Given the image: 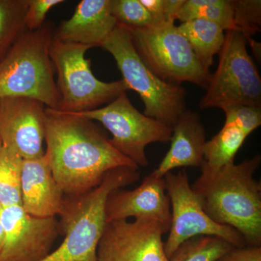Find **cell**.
Returning <instances> with one entry per match:
<instances>
[{
  "label": "cell",
  "mask_w": 261,
  "mask_h": 261,
  "mask_svg": "<svg viewBox=\"0 0 261 261\" xmlns=\"http://www.w3.org/2000/svg\"><path fill=\"white\" fill-rule=\"evenodd\" d=\"M260 154L226 165L216 171L201 168L192 185L205 214L217 224L230 226L246 245L261 247V183L254 178Z\"/></svg>",
  "instance_id": "obj_2"
},
{
  "label": "cell",
  "mask_w": 261,
  "mask_h": 261,
  "mask_svg": "<svg viewBox=\"0 0 261 261\" xmlns=\"http://www.w3.org/2000/svg\"><path fill=\"white\" fill-rule=\"evenodd\" d=\"M166 190L171 202V221L165 252L169 259L178 247L197 236L219 237L234 247L246 245L236 229L215 222L202 208L200 197L192 188L186 170L165 175Z\"/></svg>",
  "instance_id": "obj_10"
},
{
  "label": "cell",
  "mask_w": 261,
  "mask_h": 261,
  "mask_svg": "<svg viewBox=\"0 0 261 261\" xmlns=\"http://www.w3.org/2000/svg\"><path fill=\"white\" fill-rule=\"evenodd\" d=\"M3 206H2L1 203H0V213H1L2 210H3Z\"/></svg>",
  "instance_id": "obj_34"
},
{
  "label": "cell",
  "mask_w": 261,
  "mask_h": 261,
  "mask_svg": "<svg viewBox=\"0 0 261 261\" xmlns=\"http://www.w3.org/2000/svg\"><path fill=\"white\" fill-rule=\"evenodd\" d=\"M90 121L100 123L112 135L113 147L138 167H147V146L156 142H170L172 127L140 113L123 92L103 108L79 113Z\"/></svg>",
  "instance_id": "obj_9"
},
{
  "label": "cell",
  "mask_w": 261,
  "mask_h": 261,
  "mask_svg": "<svg viewBox=\"0 0 261 261\" xmlns=\"http://www.w3.org/2000/svg\"><path fill=\"white\" fill-rule=\"evenodd\" d=\"M233 21L247 41L252 39L260 31V0H233Z\"/></svg>",
  "instance_id": "obj_25"
},
{
  "label": "cell",
  "mask_w": 261,
  "mask_h": 261,
  "mask_svg": "<svg viewBox=\"0 0 261 261\" xmlns=\"http://www.w3.org/2000/svg\"><path fill=\"white\" fill-rule=\"evenodd\" d=\"M203 19L224 31H238L233 21V0H185L176 16L181 23Z\"/></svg>",
  "instance_id": "obj_20"
},
{
  "label": "cell",
  "mask_w": 261,
  "mask_h": 261,
  "mask_svg": "<svg viewBox=\"0 0 261 261\" xmlns=\"http://www.w3.org/2000/svg\"><path fill=\"white\" fill-rule=\"evenodd\" d=\"M116 25L111 0H82L71 18L63 21L53 34V39L92 48L102 47Z\"/></svg>",
  "instance_id": "obj_16"
},
{
  "label": "cell",
  "mask_w": 261,
  "mask_h": 261,
  "mask_svg": "<svg viewBox=\"0 0 261 261\" xmlns=\"http://www.w3.org/2000/svg\"><path fill=\"white\" fill-rule=\"evenodd\" d=\"M247 43L250 44V47H252V50H253L254 55L256 57L257 59L260 60V43L255 42L253 39H250L247 41Z\"/></svg>",
  "instance_id": "obj_31"
},
{
  "label": "cell",
  "mask_w": 261,
  "mask_h": 261,
  "mask_svg": "<svg viewBox=\"0 0 261 261\" xmlns=\"http://www.w3.org/2000/svg\"><path fill=\"white\" fill-rule=\"evenodd\" d=\"M178 28L190 44L202 68L210 73L215 56L219 54L224 46L226 39L224 29L203 19L184 22L178 25Z\"/></svg>",
  "instance_id": "obj_18"
},
{
  "label": "cell",
  "mask_w": 261,
  "mask_h": 261,
  "mask_svg": "<svg viewBox=\"0 0 261 261\" xmlns=\"http://www.w3.org/2000/svg\"><path fill=\"white\" fill-rule=\"evenodd\" d=\"M216 261H261V247L249 245L235 247Z\"/></svg>",
  "instance_id": "obj_28"
},
{
  "label": "cell",
  "mask_w": 261,
  "mask_h": 261,
  "mask_svg": "<svg viewBox=\"0 0 261 261\" xmlns=\"http://www.w3.org/2000/svg\"><path fill=\"white\" fill-rule=\"evenodd\" d=\"M166 233L154 220H120L107 223L97 247L98 261H169Z\"/></svg>",
  "instance_id": "obj_11"
},
{
  "label": "cell",
  "mask_w": 261,
  "mask_h": 261,
  "mask_svg": "<svg viewBox=\"0 0 261 261\" xmlns=\"http://www.w3.org/2000/svg\"><path fill=\"white\" fill-rule=\"evenodd\" d=\"M225 124H231L248 137L261 125V106L234 105L224 108Z\"/></svg>",
  "instance_id": "obj_26"
},
{
  "label": "cell",
  "mask_w": 261,
  "mask_h": 261,
  "mask_svg": "<svg viewBox=\"0 0 261 261\" xmlns=\"http://www.w3.org/2000/svg\"><path fill=\"white\" fill-rule=\"evenodd\" d=\"M247 138V136L236 126L224 123L219 133L206 142L205 163L201 168L216 171L226 165L234 163L236 154Z\"/></svg>",
  "instance_id": "obj_19"
},
{
  "label": "cell",
  "mask_w": 261,
  "mask_h": 261,
  "mask_svg": "<svg viewBox=\"0 0 261 261\" xmlns=\"http://www.w3.org/2000/svg\"><path fill=\"white\" fill-rule=\"evenodd\" d=\"M106 214L107 223L130 218L154 220L165 232H168L171 208L164 178L150 173L134 190L118 189L111 192L106 202Z\"/></svg>",
  "instance_id": "obj_14"
},
{
  "label": "cell",
  "mask_w": 261,
  "mask_h": 261,
  "mask_svg": "<svg viewBox=\"0 0 261 261\" xmlns=\"http://www.w3.org/2000/svg\"><path fill=\"white\" fill-rule=\"evenodd\" d=\"M247 41L238 31H227L219 63L211 74L201 110H224L234 105L261 106V79L247 50Z\"/></svg>",
  "instance_id": "obj_8"
},
{
  "label": "cell",
  "mask_w": 261,
  "mask_h": 261,
  "mask_svg": "<svg viewBox=\"0 0 261 261\" xmlns=\"http://www.w3.org/2000/svg\"><path fill=\"white\" fill-rule=\"evenodd\" d=\"M126 28L141 59L161 80L178 85L189 82L206 89L211 73L202 68L174 23Z\"/></svg>",
  "instance_id": "obj_7"
},
{
  "label": "cell",
  "mask_w": 261,
  "mask_h": 261,
  "mask_svg": "<svg viewBox=\"0 0 261 261\" xmlns=\"http://www.w3.org/2000/svg\"><path fill=\"white\" fill-rule=\"evenodd\" d=\"M45 109L42 103L31 98H0L3 146L13 149L23 160L44 154Z\"/></svg>",
  "instance_id": "obj_13"
},
{
  "label": "cell",
  "mask_w": 261,
  "mask_h": 261,
  "mask_svg": "<svg viewBox=\"0 0 261 261\" xmlns=\"http://www.w3.org/2000/svg\"><path fill=\"white\" fill-rule=\"evenodd\" d=\"M23 159L3 146L0 152V203L3 207L21 205V173Z\"/></svg>",
  "instance_id": "obj_21"
},
{
  "label": "cell",
  "mask_w": 261,
  "mask_h": 261,
  "mask_svg": "<svg viewBox=\"0 0 261 261\" xmlns=\"http://www.w3.org/2000/svg\"><path fill=\"white\" fill-rule=\"evenodd\" d=\"M111 12L117 23L127 28H148L152 17L140 0H111Z\"/></svg>",
  "instance_id": "obj_24"
},
{
  "label": "cell",
  "mask_w": 261,
  "mask_h": 261,
  "mask_svg": "<svg viewBox=\"0 0 261 261\" xmlns=\"http://www.w3.org/2000/svg\"><path fill=\"white\" fill-rule=\"evenodd\" d=\"M63 3V0H29L24 17L25 31L32 32L42 28L48 12Z\"/></svg>",
  "instance_id": "obj_27"
},
{
  "label": "cell",
  "mask_w": 261,
  "mask_h": 261,
  "mask_svg": "<svg viewBox=\"0 0 261 261\" xmlns=\"http://www.w3.org/2000/svg\"><path fill=\"white\" fill-rule=\"evenodd\" d=\"M233 247L231 243L219 237L197 236L182 243L169 261H216Z\"/></svg>",
  "instance_id": "obj_22"
},
{
  "label": "cell",
  "mask_w": 261,
  "mask_h": 261,
  "mask_svg": "<svg viewBox=\"0 0 261 261\" xmlns=\"http://www.w3.org/2000/svg\"><path fill=\"white\" fill-rule=\"evenodd\" d=\"M29 0H0V61L25 29Z\"/></svg>",
  "instance_id": "obj_23"
},
{
  "label": "cell",
  "mask_w": 261,
  "mask_h": 261,
  "mask_svg": "<svg viewBox=\"0 0 261 261\" xmlns=\"http://www.w3.org/2000/svg\"><path fill=\"white\" fill-rule=\"evenodd\" d=\"M0 222L4 233L0 261L42 260L60 233L56 218L36 217L21 205L3 207Z\"/></svg>",
  "instance_id": "obj_12"
},
{
  "label": "cell",
  "mask_w": 261,
  "mask_h": 261,
  "mask_svg": "<svg viewBox=\"0 0 261 261\" xmlns=\"http://www.w3.org/2000/svg\"><path fill=\"white\" fill-rule=\"evenodd\" d=\"M3 144L2 141L1 137H0V152H1L2 149H3Z\"/></svg>",
  "instance_id": "obj_33"
},
{
  "label": "cell",
  "mask_w": 261,
  "mask_h": 261,
  "mask_svg": "<svg viewBox=\"0 0 261 261\" xmlns=\"http://www.w3.org/2000/svg\"><path fill=\"white\" fill-rule=\"evenodd\" d=\"M140 1L152 17L153 25L168 23L166 20L164 0H140Z\"/></svg>",
  "instance_id": "obj_29"
},
{
  "label": "cell",
  "mask_w": 261,
  "mask_h": 261,
  "mask_svg": "<svg viewBox=\"0 0 261 261\" xmlns=\"http://www.w3.org/2000/svg\"><path fill=\"white\" fill-rule=\"evenodd\" d=\"M53 34L47 25L25 31L0 61V98L27 97L58 110L60 95L50 58Z\"/></svg>",
  "instance_id": "obj_4"
},
{
  "label": "cell",
  "mask_w": 261,
  "mask_h": 261,
  "mask_svg": "<svg viewBox=\"0 0 261 261\" xmlns=\"http://www.w3.org/2000/svg\"><path fill=\"white\" fill-rule=\"evenodd\" d=\"M3 240H4V233H3V226L0 222V255H1L2 249H3Z\"/></svg>",
  "instance_id": "obj_32"
},
{
  "label": "cell",
  "mask_w": 261,
  "mask_h": 261,
  "mask_svg": "<svg viewBox=\"0 0 261 261\" xmlns=\"http://www.w3.org/2000/svg\"><path fill=\"white\" fill-rule=\"evenodd\" d=\"M63 192L55 179L45 153L23 160L21 173V206L39 218H56L63 211Z\"/></svg>",
  "instance_id": "obj_15"
},
{
  "label": "cell",
  "mask_w": 261,
  "mask_h": 261,
  "mask_svg": "<svg viewBox=\"0 0 261 261\" xmlns=\"http://www.w3.org/2000/svg\"><path fill=\"white\" fill-rule=\"evenodd\" d=\"M171 147L159 166L151 174L158 178L178 168H202L206 130L198 113L186 110L172 127Z\"/></svg>",
  "instance_id": "obj_17"
},
{
  "label": "cell",
  "mask_w": 261,
  "mask_h": 261,
  "mask_svg": "<svg viewBox=\"0 0 261 261\" xmlns=\"http://www.w3.org/2000/svg\"><path fill=\"white\" fill-rule=\"evenodd\" d=\"M140 177L137 168H116L108 172L93 190L65 198L58 222L64 239L56 250L40 261H98V245L107 224L108 197L115 190L135 183Z\"/></svg>",
  "instance_id": "obj_3"
},
{
  "label": "cell",
  "mask_w": 261,
  "mask_h": 261,
  "mask_svg": "<svg viewBox=\"0 0 261 261\" xmlns=\"http://www.w3.org/2000/svg\"><path fill=\"white\" fill-rule=\"evenodd\" d=\"M102 47L116 61L128 90L140 95L145 105L144 114L173 127L187 110V92L178 84L163 82L141 59L129 32L117 23Z\"/></svg>",
  "instance_id": "obj_5"
},
{
  "label": "cell",
  "mask_w": 261,
  "mask_h": 261,
  "mask_svg": "<svg viewBox=\"0 0 261 261\" xmlns=\"http://www.w3.org/2000/svg\"><path fill=\"white\" fill-rule=\"evenodd\" d=\"M92 48L83 44L54 40L50 58L58 74L60 95L57 111L69 113L86 112L112 102L128 90L123 80L104 82L96 78L85 53Z\"/></svg>",
  "instance_id": "obj_6"
},
{
  "label": "cell",
  "mask_w": 261,
  "mask_h": 261,
  "mask_svg": "<svg viewBox=\"0 0 261 261\" xmlns=\"http://www.w3.org/2000/svg\"><path fill=\"white\" fill-rule=\"evenodd\" d=\"M45 113V154L55 179L68 197L93 190L116 168H139L92 121L47 108Z\"/></svg>",
  "instance_id": "obj_1"
},
{
  "label": "cell",
  "mask_w": 261,
  "mask_h": 261,
  "mask_svg": "<svg viewBox=\"0 0 261 261\" xmlns=\"http://www.w3.org/2000/svg\"><path fill=\"white\" fill-rule=\"evenodd\" d=\"M185 1V0H164L167 22L174 23L178 12L183 6Z\"/></svg>",
  "instance_id": "obj_30"
}]
</instances>
